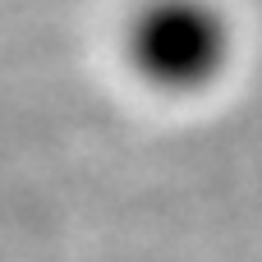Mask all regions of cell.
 <instances>
[{
	"label": "cell",
	"instance_id": "1",
	"mask_svg": "<svg viewBox=\"0 0 262 262\" xmlns=\"http://www.w3.org/2000/svg\"><path fill=\"white\" fill-rule=\"evenodd\" d=\"M124 60L170 97L207 92L235 60V23L216 0H143L124 23Z\"/></svg>",
	"mask_w": 262,
	"mask_h": 262
}]
</instances>
